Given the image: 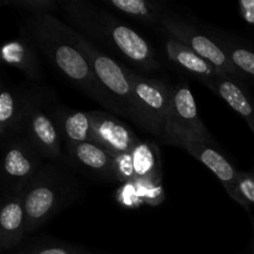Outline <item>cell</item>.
<instances>
[{"mask_svg": "<svg viewBox=\"0 0 254 254\" xmlns=\"http://www.w3.org/2000/svg\"><path fill=\"white\" fill-rule=\"evenodd\" d=\"M20 31L29 36L50 64L76 88L103 108L124 117L121 107L93 73L88 60L72 41L68 24L51 14L29 15L20 24Z\"/></svg>", "mask_w": 254, "mask_h": 254, "instance_id": "cell-1", "label": "cell"}, {"mask_svg": "<svg viewBox=\"0 0 254 254\" xmlns=\"http://www.w3.org/2000/svg\"><path fill=\"white\" fill-rule=\"evenodd\" d=\"M61 5L69 26L84 37L113 49L140 71L160 68L151 45L113 14L84 0H64Z\"/></svg>", "mask_w": 254, "mask_h": 254, "instance_id": "cell-2", "label": "cell"}, {"mask_svg": "<svg viewBox=\"0 0 254 254\" xmlns=\"http://www.w3.org/2000/svg\"><path fill=\"white\" fill-rule=\"evenodd\" d=\"M78 180L60 161H47L24 191L26 235L35 232L79 197Z\"/></svg>", "mask_w": 254, "mask_h": 254, "instance_id": "cell-3", "label": "cell"}, {"mask_svg": "<svg viewBox=\"0 0 254 254\" xmlns=\"http://www.w3.org/2000/svg\"><path fill=\"white\" fill-rule=\"evenodd\" d=\"M69 34L73 44L88 60L92 71L102 86L111 94L114 102L121 107L124 117L131 119L135 124L138 123L133 84L129 77L128 68L119 64L116 60L101 51L91 40L79 34L72 26H69Z\"/></svg>", "mask_w": 254, "mask_h": 254, "instance_id": "cell-4", "label": "cell"}, {"mask_svg": "<svg viewBox=\"0 0 254 254\" xmlns=\"http://www.w3.org/2000/svg\"><path fill=\"white\" fill-rule=\"evenodd\" d=\"M133 84L138 123L144 130L163 140L171 118L173 87L160 79L149 78L128 68Z\"/></svg>", "mask_w": 254, "mask_h": 254, "instance_id": "cell-5", "label": "cell"}, {"mask_svg": "<svg viewBox=\"0 0 254 254\" xmlns=\"http://www.w3.org/2000/svg\"><path fill=\"white\" fill-rule=\"evenodd\" d=\"M163 141L170 144V145L179 146L191 154L195 159H197L208 170L215 174V176L222 184L226 192L231 196V198L238 205L242 206L248 213H251L252 207L238 192L237 178L240 171L235 166H232V164L217 149L213 148L212 144L179 128L168 129Z\"/></svg>", "mask_w": 254, "mask_h": 254, "instance_id": "cell-6", "label": "cell"}, {"mask_svg": "<svg viewBox=\"0 0 254 254\" xmlns=\"http://www.w3.org/2000/svg\"><path fill=\"white\" fill-rule=\"evenodd\" d=\"M44 89L32 87L22 135L26 136L27 140L47 161H64V140L50 114V104L54 98H51L49 92Z\"/></svg>", "mask_w": 254, "mask_h": 254, "instance_id": "cell-7", "label": "cell"}, {"mask_svg": "<svg viewBox=\"0 0 254 254\" xmlns=\"http://www.w3.org/2000/svg\"><path fill=\"white\" fill-rule=\"evenodd\" d=\"M2 196L24 192L46 164V159L36 150L26 136L19 135L1 144Z\"/></svg>", "mask_w": 254, "mask_h": 254, "instance_id": "cell-8", "label": "cell"}, {"mask_svg": "<svg viewBox=\"0 0 254 254\" xmlns=\"http://www.w3.org/2000/svg\"><path fill=\"white\" fill-rule=\"evenodd\" d=\"M159 26L168 34V36L174 37L181 44L190 47L192 51L200 55L206 61L211 62L216 68L226 73L227 76L242 82L246 78L231 62L230 57L226 54L225 50L213 40L212 36L201 31L197 26L190 24L181 17L171 15L166 12L165 16L161 20Z\"/></svg>", "mask_w": 254, "mask_h": 254, "instance_id": "cell-9", "label": "cell"}, {"mask_svg": "<svg viewBox=\"0 0 254 254\" xmlns=\"http://www.w3.org/2000/svg\"><path fill=\"white\" fill-rule=\"evenodd\" d=\"M32 87L12 86L2 81L0 93V139L1 144L22 135Z\"/></svg>", "mask_w": 254, "mask_h": 254, "instance_id": "cell-10", "label": "cell"}, {"mask_svg": "<svg viewBox=\"0 0 254 254\" xmlns=\"http://www.w3.org/2000/svg\"><path fill=\"white\" fill-rule=\"evenodd\" d=\"M68 164L99 180L117 181L114 156L107 149L93 141L64 144Z\"/></svg>", "mask_w": 254, "mask_h": 254, "instance_id": "cell-11", "label": "cell"}, {"mask_svg": "<svg viewBox=\"0 0 254 254\" xmlns=\"http://www.w3.org/2000/svg\"><path fill=\"white\" fill-rule=\"evenodd\" d=\"M93 143L99 144L112 155L130 153L140 139L128 126L113 114L102 111L89 112Z\"/></svg>", "mask_w": 254, "mask_h": 254, "instance_id": "cell-12", "label": "cell"}, {"mask_svg": "<svg viewBox=\"0 0 254 254\" xmlns=\"http://www.w3.org/2000/svg\"><path fill=\"white\" fill-rule=\"evenodd\" d=\"M170 128L183 129V130L188 131L192 135L198 136L202 140L213 144L207 128L198 116L197 106H196L192 92L186 83L173 87L171 118L168 127H166V130Z\"/></svg>", "mask_w": 254, "mask_h": 254, "instance_id": "cell-13", "label": "cell"}, {"mask_svg": "<svg viewBox=\"0 0 254 254\" xmlns=\"http://www.w3.org/2000/svg\"><path fill=\"white\" fill-rule=\"evenodd\" d=\"M26 235L24 192L2 196L0 210V248L2 252L19 246Z\"/></svg>", "mask_w": 254, "mask_h": 254, "instance_id": "cell-14", "label": "cell"}, {"mask_svg": "<svg viewBox=\"0 0 254 254\" xmlns=\"http://www.w3.org/2000/svg\"><path fill=\"white\" fill-rule=\"evenodd\" d=\"M40 54L41 52L29 36L20 31L19 37L6 42L1 47L0 57L4 64L22 72L29 81L36 82L42 78Z\"/></svg>", "mask_w": 254, "mask_h": 254, "instance_id": "cell-15", "label": "cell"}, {"mask_svg": "<svg viewBox=\"0 0 254 254\" xmlns=\"http://www.w3.org/2000/svg\"><path fill=\"white\" fill-rule=\"evenodd\" d=\"M50 114L64 144L93 141L92 119L89 112L67 108L54 99L50 104Z\"/></svg>", "mask_w": 254, "mask_h": 254, "instance_id": "cell-16", "label": "cell"}, {"mask_svg": "<svg viewBox=\"0 0 254 254\" xmlns=\"http://www.w3.org/2000/svg\"><path fill=\"white\" fill-rule=\"evenodd\" d=\"M203 83L240 114L254 134V101L242 82L230 76H222Z\"/></svg>", "mask_w": 254, "mask_h": 254, "instance_id": "cell-17", "label": "cell"}, {"mask_svg": "<svg viewBox=\"0 0 254 254\" xmlns=\"http://www.w3.org/2000/svg\"><path fill=\"white\" fill-rule=\"evenodd\" d=\"M164 45H165V52L168 55L169 60L178 67L183 68L184 71L197 77L201 82L227 76L218 68H216L211 62L206 61L200 55L192 51L190 47L181 44L180 41H178L174 37L166 36Z\"/></svg>", "mask_w": 254, "mask_h": 254, "instance_id": "cell-18", "label": "cell"}, {"mask_svg": "<svg viewBox=\"0 0 254 254\" xmlns=\"http://www.w3.org/2000/svg\"><path fill=\"white\" fill-rule=\"evenodd\" d=\"M130 155L134 166V183L161 184L160 153L155 143L139 140Z\"/></svg>", "mask_w": 254, "mask_h": 254, "instance_id": "cell-19", "label": "cell"}, {"mask_svg": "<svg viewBox=\"0 0 254 254\" xmlns=\"http://www.w3.org/2000/svg\"><path fill=\"white\" fill-rule=\"evenodd\" d=\"M104 4L145 25H160L169 11L163 2L150 0H104Z\"/></svg>", "mask_w": 254, "mask_h": 254, "instance_id": "cell-20", "label": "cell"}, {"mask_svg": "<svg viewBox=\"0 0 254 254\" xmlns=\"http://www.w3.org/2000/svg\"><path fill=\"white\" fill-rule=\"evenodd\" d=\"M212 37L230 57L233 66L247 78H254V49L226 34L212 31Z\"/></svg>", "mask_w": 254, "mask_h": 254, "instance_id": "cell-21", "label": "cell"}, {"mask_svg": "<svg viewBox=\"0 0 254 254\" xmlns=\"http://www.w3.org/2000/svg\"><path fill=\"white\" fill-rule=\"evenodd\" d=\"M0 4L2 6L29 12L30 15H52L59 7L55 0H1Z\"/></svg>", "mask_w": 254, "mask_h": 254, "instance_id": "cell-22", "label": "cell"}, {"mask_svg": "<svg viewBox=\"0 0 254 254\" xmlns=\"http://www.w3.org/2000/svg\"><path fill=\"white\" fill-rule=\"evenodd\" d=\"M19 254H92L81 247L67 243H47L25 250Z\"/></svg>", "mask_w": 254, "mask_h": 254, "instance_id": "cell-23", "label": "cell"}, {"mask_svg": "<svg viewBox=\"0 0 254 254\" xmlns=\"http://www.w3.org/2000/svg\"><path fill=\"white\" fill-rule=\"evenodd\" d=\"M114 156L117 181L119 183H134V166L130 153L117 154Z\"/></svg>", "mask_w": 254, "mask_h": 254, "instance_id": "cell-24", "label": "cell"}, {"mask_svg": "<svg viewBox=\"0 0 254 254\" xmlns=\"http://www.w3.org/2000/svg\"><path fill=\"white\" fill-rule=\"evenodd\" d=\"M117 200L122 206L128 208H136L143 203V198L135 183L124 184L117 192Z\"/></svg>", "mask_w": 254, "mask_h": 254, "instance_id": "cell-25", "label": "cell"}, {"mask_svg": "<svg viewBox=\"0 0 254 254\" xmlns=\"http://www.w3.org/2000/svg\"><path fill=\"white\" fill-rule=\"evenodd\" d=\"M139 189L143 202L149 203L151 206H156L163 201L164 190L161 184H148V183H135Z\"/></svg>", "mask_w": 254, "mask_h": 254, "instance_id": "cell-26", "label": "cell"}, {"mask_svg": "<svg viewBox=\"0 0 254 254\" xmlns=\"http://www.w3.org/2000/svg\"><path fill=\"white\" fill-rule=\"evenodd\" d=\"M237 188L238 192L250 203L251 207L254 206V174L240 171L237 178Z\"/></svg>", "mask_w": 254, "mask_h": 254, "instance_id": "cell-27", "label": "cell"}, {"mask_svg": "<svg viewBox=\"0 0 254 254\" xmlns=\"http://www.w3.org/2000/svg\"><path fill=\"white\" fill-rule=\"evenodd\" d=\"M238 10L246 22L254 25V0H242L238 2Z\"/></svg>", "mask_w": 254, "mask_h": 254, "instance_id": "cell-28", "label": "cell"}]
</instances>
